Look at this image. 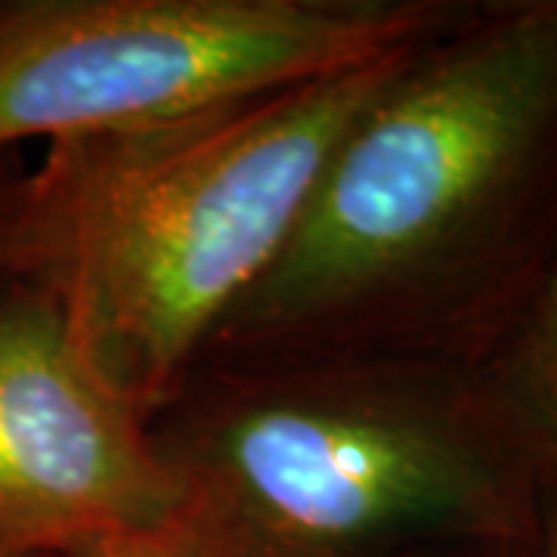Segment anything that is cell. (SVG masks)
Returning <instances> with one entry per match:
<instances>
[{
	"mask_svg": "<svg viewBox=\"0 0 557 557\" xmlns=\"http://www.w3.org/2000/svg\"><path fill=\"white\" fill-rule=\"evenodd\" d=\"M557 260V0H471L341 134L199 366L486 369Z\"/></svg>",
	"mask_w": 557,
	"mask_h": 557,
	"instance_id": "obj_1",
	"label": "cell"
},
{
	"mask_svg": "<svg viewBox=\"0 0 557 557\" xmlns=\"http://www.w3.org/2000/svg\"><path fill=\"white\" fill-rule=\"evenodd\" d=\"M424 40L44 143L13 189L3 282L50 300L90 372L152 421L276 260L347 124Z\"/></svg>",
	"mask_w": 557,
	"mask_h": 557,
	"instance_id": "obj_2",
	"label": "cell"
},
{
	"mask_svg": "<svg viewBox=\"0 0 557 557\" xmlns=\"http://www.w3.org/2000/svg\"><path fill=\"white\" fill-rule=\"evenodd\" d=\"M205 557L533 542L548 478L486 369L199 366L149 421Z\"/></svg>",
	"mask_w": 557,
	"mask_h": 557,
	"instance_id": "obj_3",
	"label": "cell"
},
{
	"mask_svg": "<svg viewBox=\"0 0 557 557\" xmlns=\"http://www.w3.org/2000/svg\"><path fill=\"white\" fill-rule=\"evenodd\" d=\"M468 0H0V152L381 60Z\"/></svg>",
	"mask_w": 557,
	"mask_h": 557,
	"instance_id": "obj_4",
	"label": "cell"
},
{
	"mask_svg": "<svg viewBox=\"0 0 557 557\" xmlns=\"http://www.w3.org/2000/svg\"><path fill=\"white\" fill-rule=\"evenodd\" d=\"M180 490L149 421L81 359L53 304L0 285V557L159 533Z\"/></svg>",
	"mask_w": 557,
	"mask_h": 557,
	"instance_id": "obj_5",
	"label": "cell"
},
{
	"mask_svg": "<svg viewBox=\"0 0 557 557\" xmlns=\"http://www.w3.org/2000/svg\"><path fill=\"white\" fill-rule=\"evenodd\" d=\"M486 375L511 406L557 490V260L518 335L498 354Z\"/></svg>",
	"mask_w": 557,
	"mask_h": 557,
	"instance_id": "obj_6",
	"label": "cell"
},
{
	"mask_svg": "<svg viewBox=\"0 0 557 557\" xmlns=\"http://www.w3.org/2000/svg\"><path fill=\"white\" fill-rule=\"evenodd\" d=\"M20 557H205L199 545L180 530V523L159 530V533H143V536L102 539L72 548H50V552H32Z\"/></svg>",
	"mask_w": 557,
	"mask_h": 557,
	"instance_id": "obj_7",
	"label": "cell"
},
{
	"mask_svg": "<svg viewBox=\"0 0 557 557\" xmlns=\"http://www.w3.org/2000/svg\"><path fill=\"white\" fill-rule=\"evenodd\" d=\"M536 539L533 542H453L437 548H421L406 557H536Z\"/></svg>",
	"mask_w": 557,
	"mask_h": 557,
	"instance_id": "obj_8",
	"label": "cell"
},
{
	"mask_svg": "<svg viewBox=\"0 0 557 557\" xmlns=\"http://www.w3.org/2000/svg\"><path fill=\"white\" fill-rule=\"evenodd\" d=\"M22 168L20 152L7 149L0 152V285H3V239H7V218H10V201H13V189L20 180Z\"/></svg>",
	"mask_w": 557,
	"mask_h": 557,
	"instance_id": "obj_9",
	"label": "cell"
},
{
	"mask_svg": "<svg viewBox=\"0 0 557 557\" xmlns=\"http://www.w3.org/2000/svg\"><path fill=\"white\" fill-rule=\"evenodd\" d=\"M536 557H557V490H548L539 520Z\"/></svg>",
	"mask_w": 557,
	"mask_h": 557,
	"instance_id": "obj_10",
	"label": "cell"
}]
</instances>
